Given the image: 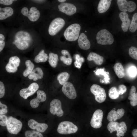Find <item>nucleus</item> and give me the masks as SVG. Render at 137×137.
<instances>
[{
  "label": "nucleus",
  "instance_id": "nucleus-1",
  "mask_svg": "<svg viewBox=\"0 0 137 137\" xmlns=\"http://www.w3.org/2000/svg\"><path fill=\"white\" fill-rule=\"evenodd\" d=\"M81 29L79 24L77 23L72 24L66 29L64 35L66 40L71 41H74L78 39Z\"/></svg>",
  "mask_w": 137,
  "mask_h": 137
},
{
  "label": "nucleus",
  "instance_id": "nucleus-2",
  "mask_svg": "<svg viewBox=\"0 0 137 137\" xmlns=\"http://www.w3.org/2000/svg\"><path fill=\"white\" fill-rule=\"evenodd\" d=\"M96 39L98 44L102 45H111L114 41L112 35L106 29H101L98 32Z\"/></svg>",
  "mask_w": 137,
  "mask_h": 137
},
{
  "label": "nucleus",
  "instance_id": "nucleus-3",
  "mask_svg": "<svg viewBox=\"0 0 137 137\" xmlns=\"http://www.w3.org/2000/svg\"><path fill=\"white\" fill-rule=\"evenodd\" d=\"M107 129L110 133L116 131L117 137L123 136L127 130V127L124 122L119 123L116 122H110L107 125Z\"/></svg>",
  "mask_w": 137,
  "mask_h": 137
},
{
  "label": "nucleus",
  "instance_id": "nucleus-4",
  "mask_svg": "<svg viewBox=\"0 0 137 137\" xmlns=\"http://www.w3.org/2000/svg\"><path fill=\"white\" fill-rule=\"evenodd\" d=\"M6 128L10 133L14 134H18L21 130L22 124L20 120L12 116L8 117Z\"/></svg>",
  "mask_w": 137,
  "mask_h": 137
},
{
  "label": "nucleus",
  "instance_id": "nucleus-5",
  "mask_svg": "<svg viewBox=\"0 0 137 137\" xmlns=\"http://www.w3.org/2000/svg\"><path fill=\"white\" fill-rule=\"evenodd\" d=\"M78 129L77 126L72 122L67 121L61 122L57 128V132L63 134H67L75 133Z\"/></svg>",
  "mask_w": 137,
  "mask_h": 137
},
{
  "label": "nucleus",
  "instance_id": "nucleus-6",
  "mask_svg": "<svg viewBox=\"0 0 137 137\" xmlns=\"http://www.w3.org/2000/svg\"><path fill=\"white\" fill-rule=\"evenodd\" d=\"M65 21L60 18L54 19L50 23L48 29L49 34L52 36L56 35L64 26Z\"/></svg>",
  "mask_w": 137,
  "mask_h": 137
},
{
  "label": "nucleus",
  "instance_id": "nucleus-7",
  "mask_svg": "<svg viewBox=\"0 0 137 137\" xmlns=\"http://www.w3.org/2000/svg\"><path fill=\"white\" fill-rule=\"evenodd\" d=\"M90 91L95 96L96 100L102 103L106 100V95L105 89L97 84H93L91 87Z\"/></svg>",
  "mask_w": 137,
  "mask_h": 137
},
{
  "label": "nucleus",
  "instance_id": "nucleus-8",
  "mask_svg": "<svg viewBox=\"0 0 137 137\" xmlns=\"http://www.w3.org/2000/svg\"><path fill=\"white\" fill-rule=\"evenodd\" d=\"M117 2L119 9L123 12H126L128 11L132 12L134 11L136 8L135 3L132 1L118 0Z\"/></svg>",
  "mask_w": 137,
  "mask_h": 137
},
{
  "label": "nucleus",
  "instance_id": "nucleus-9",
  "mask_svg": "<svg viewBox=\"0 0 137 137\" xmlns=\"http://www.w3.org/2000/svg\"><path fill=\"white\" fill-rule=\"evenodd\" d=\"M103 113L99 109L96 110L94 113L90 121L91 126L94 128H98L102 126Z\"/></svg>",
  "mask_w": 137,
  "mask_h": 137
},
{
  "label": "nucleus",
  "instance_id": "nucleus-10",
  "mask_svg": "<svg viewBox=\"0 0 137 137\" xmlns=\"http://www.w3.org/2000/svg\"><path fill=\"white\" fill-rule=\"evenodd\" d=\"M62 90L63 94L68 98L74 99L77 97V93L75 88L71 82H67L62 87Z\"/></svg>",
  "mask_w": 137,
  "mask_h": 137
},
{
  "label": "nucleus",
  "instance_id": "nucleus-11",
  "mask_svg": "<svg viewBox=\"0 0 137 137\" xmlns=\"http://www.w3.org/2000/svg\"><path fill=\"white\" fill-rule=\"evenodd\" d=\"M50 106L49 110L51 114H56L59 117L63 115L64 112L62 109L61 103L60 100L57 99L53 100L50 102Z\"/></svg>",
  "mask_w": 137,
  "mask_h": 137
},
{
  "label": "nucleus",
  "instance_id": "nucleus-12",
  "mask_svg": "<svg viewBox=\"0 0 137 137\" xmlns=\"http://www.w3.org/2000/svg\"><path fill=\"white\" fill-rule=\"evenodd\" d=\"M39 86L36 83L33 82L27 88L21 89L19 92L20 96L25 99L33 94L38 89Z\"/></svg>",
  "mask_w": 137,
  "mask_h": 137
},
{
  "label": "nucleus",
  "instance_id": "nucleus-13",
  "mask_svg": "<svg viewBox=\"0 0 137 137\" xmlns=\"http://www.w3.org/2000/svg\"><path fill=\"white\" fill-rule=\"evenodd\" d=\"M20 61V59L18 57H11L9 59L8 62L6 66V70L10 73L15 72L18 70V67L19 66Z\"/></svg>",
  "mask_w": 137,
  "mask_h": 137
},
{
  "label": "nucleus",
  "instance_id": "nucleus-14",
  "mask_svg": "<svg viewBox=\"0 0 137 137\" xmlns=\"http://www.w3.org/2000/svg\"><path fill=\"white\" fill-rule=\"evenodd\" d=\"M59 10L68 15H71L76 11V8L73 4L68 3H63L58 6Z\"/></svg>",
  "mask_w": 137,
  "mask_h": 137
},
{
  "label": "nucleus",
  "instance_id": "nucleus-15",
  "mask_svg": "<svg viewBox=\"0 0 137 137\" xmlns=\"http://www.w3.org/2000/svg\"><path fill=\"white\" fill-rule=\"evenodd\" d=\"M28 125L30 128L36 130L40 133L44 132L48 128V126L46 124L38 123L33 119H30L28 121Z\"/></svg>",
  "mask_w": 137,
  "mask_h": 137
},
{
  "label": "nucleus",
  "instance_id": "nucleus-16",
  "mask_svg": "<svg viewBox=\"0 0 137 137\" xmlns=\"http://www.w3.org/2000/svg\"><path fill=\"white\" fill-rule=\"evenodd\" d=\"M37 94V97L31 100L30 102L31 107L33 108H37L40 102H44L46 99V95L44 92L42 90L38 91Z\"/></svg>",
  "mask_w": 137,
  "mask_h": 137
},
{
  "label": "nucleus",
  "instance_id": "nucleus-17",
  "mask_svg": "<svg viewBox=\"0 0 137 137\" xmlns=\"http://www.w3.org/2000/svg\"><path fill=\"white\" fill-rule=\"evenodd\" d=\"M124 113L125 110L122 108L118 109L117 111L112 109L108 114L107 119L110 122H115L117 119L122 118Z\"/></svg>",
  "mask_w": 137,
  "mask_h": 137
},
{
  "label": "nucleus",
  "instance_id": "nucleus-18",
  "mask_svg": "<svg viewBox=\"0 0 137 137\" xmlns=\"http://www.w3.org/2000/svg\"><path fill=\"white\" fill-rule=\"evenodd\" d=\"M78 41V45L81 49L86 50L90 48L91 46L90 42L84 33H82L80 34Z\"/></svg>",
  "mask_w": 137,
  "mask_h": 137
},
{
  "label": "nucleus",
  "instance_id": "nucleus-19",
  "mask_svg": "<svg viewBox=\"0 0 137 137\" xmlns=\"http://www.w3.org/2000/svg\"><path fill=\"white\" fill-rule=\"evenodd\" d=\"M119 17L122 22L121 25L122 29L124 32H126L128 29L131 23L128 14L126 12H122L119 13Z\"/></svg>",
  "mask_w": 137,
  "mask_h": 137
},
{
  "label": "nucleus",
  "instance_id": "nucleus-20",
  "mask_svg": "<svg viewBox=\"0 0 137 137\" xmlns=\"http://www.w3.org/2000/svg\"><path fill=\"white\" fill-rule=\"evenodd\" d=\"M43 73L42 69L39 67H37L34 69L29 75L28 78L30 79L37 81L42 78Z\"/></svg>",
  "mask_w": 137,
  "mask_h": 137
},
{
  "label": "nucleus",
  "instance_id": "nucleus-21",
  "mask_svg": "<svg viewBox=\"0 0 137 137\" xmlns=\"http://www.w3.org/2000/svg\"><path fill=\"white\" fill-rule=\"evenodd\" d=\"M87 59L89 61H93L97 65H101L104 61V57L93 52H90L88 55Z\"/></svg>",
  "mask_w": 137,
  "mask_h": 137
},
{
  "label": "nucleus",
  "instance_id": "nucleus-22",
  "mask_svg": "<svg viewBox=\"0 0 137 137\" xmlns=\"http://www.w3.org/2000/svg\"><path fill=\"white\" fill-rule=\"evenodd\" d=\"M111 0H101L98 3L97 10L100 13L106 12L109 8L111 2Z\"/></svg>",
  "mask_w": 137,
  "mask_h": 137
},
{
  "label": "nucleus",
  "instance_id": "nucleus-23",
  "mask_svg": "<svg viewBox=\"0 0 137 137\" xmlns=\"http://www.w3.org/2000/svg\"><path fill=\"white\" fill-rule=\"evenodd\" d=\"M40 15L39 11L35 7H32L30 9L27 17L32 22L37 21Z\"/></svg>",
  "mask_w": 137,
  "mask_h": 137
},
{
  "label": "nucleus",
  "instance_id": "nucleus-24",
  "mask_svg": "<svg viewBox=\"0 0 137 137\" xmlns=\"http://www.w3.org/2000/svg\"><path fill=\"white\" fill-rule=\"evenodd\" d=\"M13 13V10L11 7H0V20L5 19L11 16Z\"/></svg>",
  "mask_w": 137,
  "mask_h": 137
},
{
  "label": "nucleus",
  "instance_id": "nucleus-25",
  "mask_svg": "<svg viewBox=\"0 0 137 137\" xmlns=\"http://www.w3.org/2000/svg\"><path fill=\"white\" fill-rule=\"evenodd\" d=\"M136 88L132 85L130 89L128 99L130 100V104L132 106L137 105V92L135 93Z\"/></svg>",
  "mask_w": 137,
  "mask_h": 137
},
{
  "label": "nucleus",
  "instance_id": "nucleus-26",
  "mask_svg": "<svg viewBox=\"0 0 137 137\" xmlns=\"http://www.w3.org/2000/svg\"><path fill=\"white\" fill-rule=\"evenodd\" d=\"M62 54L63 55L60 58V60L64 63L68 65H70L72 63V60L71 55L68 51L63 50L61 51Z\"/></svg>",
  "mask_w": 137,
  "mask_h": 137
},
{
  "label": "nucleus",
  "instance_id": "nucleus-27",
  "mask_svg": "<svg viewBox=\"0 0 137 137\" xmlns=\"http://www.w3.org/2000/svg\"><path fill=\"white\" fill-rule=\"evenodd\" d=\"M113 69L116 74L119 78H121L125 76L124 68L121 63L117 62L113 66Z\"/></svg>",
  "mask_w": 137,
  "mask_h": 137
},
{
  "label": "nucleus",
  "instance_id": "nucleus-28",
  "mask_svg": "<svg viewBox=\"0 0 137 137\" xmlns=\"http://www.w3.org/2000/svg\"><path fill=\"white\" fill-rule=\"evenodd\" d=\"M15 38L25 41L27 42L31 40L30 36L27 32L23 31H20L15 35Z\"/></svg>",
  "mask_w": 137,
  "mask_h": 137
},
{
  "label": "nucleus",
  "instance_id": "nucleus-29",
  "mask_svg": "<svg viewBox=\"0 0 137 137\" xmlns=\"http://www.w3.org/2000/svg\"><path fill=\"white\" fill-rule=\"evenodd\" d=\"M13 43L17 48L21 50H25L29 46L28 43L27 42L15 38Z\"/></svg>",
  "mask_w": 137,
  "mask_h": 137
},
{
  "label": "nucleus",
  "instance_id": "nucleus-30",
  "mask_svg": "<svg viewBox=\"0 0 137 137\" xmlns=\"http://www.w3.org/2000/svg\"><path fill=\"white\" fill-rule=\"evenodd\" d=\"M48 58L47 54L44 53L43 49H42L40 51L38 54L36 56L34 61L37 63L45 62L47 61Z\"/></svg>",
  "mask_w": 137,
  "mask_h": 137
},
{
  "label": "nucleus",
  "instance_id": "nucleus-31",
  "mask_svg": "<svg viewBox=\"0 0 137 137\" xmlns=\"http://www.w3.org/2000/svg\"><path fill=\"white\" fill-rule=\"evenodd\" d=\"M48 62L50 65L53 67H56L58 61V55L52 53H49L48 57Z\"/></svg>",
  "mask_w": 137,
  "mask_h": 137
},
{
  "label": "nucleus",
  "instance_id": "nucleus-32",
  "mask_svg": "<svg viewBox=\"0 0 137 137\" xmlns=\"http://www.w3.org/2000/svg\"><path fill=\"white\" fill-rule=\"evenodd\" d=\"M70 76L69 74L66 72H62L59 73L57 77V79L59 83L63 85L68 81Z\"/></svg>",
  "mask_w": 137,
  "mask_h": 137
},
{
  "label": "nucleus",
  "instance_id": "nucleus-33",
  "mask_svg": "<svg viewBox=\"0 0 137 137\" xmlns=\"http://www.w3.org/2000/svg\"><path fill=\"white\" fill-rule=\"evenodd\" d=\"M25 63L27 68L23 72V75L24 76L26 77L33 70L34 65L30 60H26Z\"/></svg>",
  "mask_w": 137,
  "mask_h": 137
},
{
  "label": "nucleus",
  "instance_id": "nucleus-34",
  "mask_svg": "<svg viewBox=\"0 0 137 137\" xmlns=\"http://www.w3.org/2000/svg\"><path fill=\"white\" fill-rule=\"evenodd\" d=\"M137 29V13L133 15L129 27L130 31L132 32H135Z\"/></svg>",
  "mask_w": 137,
  "mask_h": 137
},
{
  "label": "nucleus",
  "instance_id": "nucleus-35",
  "mask_svg": "<svg viewBox=\"0 0 137 137\" xmlns=\"http://www.w3.org/2000/svg\"><path fill=\"white\" fill-rule=\"evenodd\" d=\"M119 95L118 90L115 87H112L109 91V96L112 99H115L118 98Z\"/></svg>",
  "mask_w": 137,
  "mask_h": 137
},
{
  "label": "nucleus",
  "instance_id": "nucleus-36",
  "mask_svg": "<svg viewBox=\"0 0 137 137\" xmlns=\"http://www.w3.org/2000/svg\"><path fill=\"white\" fill-rule=\"evenodd\" d=\"M26 137H43L40 132L34 130H28L25 133Z\"/></svg>",
  "mask_w": 137,
  "mask_h": 137
},
{
  "label": "nucleus",
  "instance_id": "nucleus-37",
  "mask_svg": "<svg viewBox=\"0 0 137 137\" xmlns=\"http://www.w3.org/2000/svg\"><path fill=\"white\" fill-rule=\"evenodd\" d=\"M74 56L76 60L74 62L75 65L77 68H80L82 63L84 61V59L83 57H80L78 54L75 55Z\"/></svg>",
  "mask_w": 137,
  "mask_h": 137
},
{
  "label": "nucleus",
  "instance_id": "nucleus-38",
  "mask_svg": "<svg viewBox=\"0 0 137 137\" xmlns=\"http://www.w3.org/2000/svg\"><path fill=\"white\" fill-rule=\"evenodd\" d=\"M130 56L134 59L137 60V48L133 46L130 47L129 50Z\"/></svg>",
  "mask_w": 137,
  "mask_h": 137
},
{
  "label": "nucleus",
  "instance_id": "nucleus-39",
  "mask_svg": "<svg viewBox=\"0 0 137 137\" xmlns=\"http://www.w3.org/2000/svg\"><path fill=\"white\" fill-rule=\"evenodd\" d=\"M128 74L130 77H134L136 76L137 74V71L136 67L134 66L131 67L129 69Z\"/></svg>",
  "mask_w": 137,
  "mask_h": 137
},
{
  "label": "nucleus",
  "instance_id": "nucleus-40",
  "mask_svg": "<svg viewBox=\"0 0 137 137\" xmlns=\"http://www.w3.org/2000/svg\"><path fill=\"white\" fill-rule=\"evenodd\" d=\"M0 115H4L7 113L8 110L7 106L4 104H2L0 101Z\"/></svg>",
  "mask_w": 137,
  "mask_h": 137
},
{
  "label": "nucleus",
  "instance_id": "nucleus-41",
  "mask_svg": "<svg viewBox=\"0 0 137 137\" xmlns=\"http://www.w3.org/2000/svg\"><path fill=\"white\" fill-rule=\"evenodd\" d=\"M8 117L4 115H0V125L3 126L7 125Z\"/></svg>",
  "mask_w": 137,
  "mask_h": 137
},
{
  "label": "nucleus",
  "instance_id": "nucleus-42",
  "mask_svg": "<svg viewBox=\"0 0 137 137\" xmlns=\"http://www.w3.org/2000/svg\"><path fill=\"white\" fill-rule=\"evenodd\" d=\"M119 95H122L125 93L127 90L126 87L123 84L120 85L118 89Z\"/></svg>",
  "mask_w": 137,
  "mask_h": 137
},
{
  "label": "nucleus",
  "instance_id": "nucleus-43",
  "mask_svg": "<svg viewBox=\"0 0 137 137\" xmlns=\"http://www.w3.org/2000/svg\"><path fill=\"white\" fill-rule=\"evenodd\" d=\"M5 90L4 85L3 83L0 82V98H2L4 95Z\"/></svg>",
  "mask_w": 137,
  "mask_h": 137
},
{
  "label": "nucleus",
  "instance_id": "nucleus-44",
  "mask_svg": "<svg viewBox=\"0 0 137 137\" xmlns=\"http://www.w3.org/2000/svg\"><path fill=\"white\" fill-rule=\"evenodd\" d=\"M16 1L13 0H0V3L5 5H9L12 4L13 1Z\"/></svg>",
  "mask_w": 137,
  "mask_h": 137
},
{
  "label": "nucleus",
  "instance_id": "nucleus-45",
  "mask_svg": "<svg viewBox=\"0 0 137 137\" xmlns=\"http://www.w3.org/2000/svg\"><path fill=\"white\" fill-rule=\"evenodd\" d=\"M21 12L23 15L27 17L29 12L28 9L27 7H24L21 9Z\"/></svg>",
  "mask_w": 137,
  "mask_h": 137
},
{
  "label": "nucleus",
  "instance_id": "nucleus-46",
  "mask_svg": "<svg viewBox=\"0 0 137 137\" xmlns=\"http://www.w3.org/2000/svg\"><path fill=\"white\" fill-rule=\"evenodd\" d=\"M5 45V42L4 41H0V52L3 49Z\"/></svg>",
  "mask_w": 137,
  "mask_h": 137
},
{
  "label": "nucleus",
  "instance_id": "nucleus-47",
  "mask_svg": "<svg viewBox=\"0 0 137 137\" xmlns=\"http://www.w3.org/2000/svg\"><path fill=\"white\" fill-rule=\"evenodd\" d=\"M132 134L134 137H137V129H135L133 130Z\"/></svg>",
  "mask_w": 137,
  "mask_h": 137
},
{
  "label": "nucleus",
  "instance_id": "nucleus-48",
  "mask_svg": "<svg viewBox=\"0 0 137 137\" xmlns=\"http://www.w3.org/2000/svg\"><path fill=\"white\" fill-rule=\"evenodd\" d=\"M5 37L3 34H0V41H4L5 40Z\"/></svg>",
  "mask_w": 137,
  "mask_h": 137
},
{
  "label": "nucleus",
  "instance_id": "nucleus-49",
  "mask_svg": "<svg viewBox=\"0 0 137 137\" xmlns=\"http://www.w3.org/2000/svg\"><path fill=\"white\" fill-rule=\"evenodd\" d=\"M58 1L60 2L63 3V2H65L66 1V0H58Z\"/></svg>",
  "mask_w": 137,
  "mask_h": 137
},
{
  "label": "nucleus",
  "instance_id": "nucleus-50",
  "mask_svg": "<svg viewBox=\"0 0 137 137\" xmlns=\"http://www.w3.org/2000/svg\"><path fill=\"white\" fill-rule=\"evenodd\" d=\"M113 110H115V109H116L115 108H114L113 109Z\"/></svg>",
  "mask_w": 137,
  "mask_h": 137
}]
</instances>
